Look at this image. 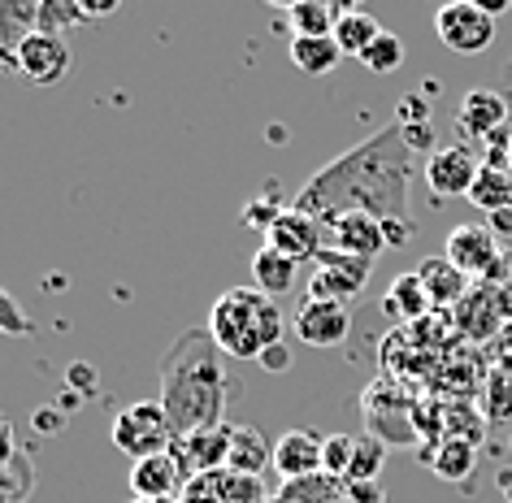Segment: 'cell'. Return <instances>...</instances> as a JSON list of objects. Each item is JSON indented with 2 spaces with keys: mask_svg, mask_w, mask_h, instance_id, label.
I'll return each mask as SVG.
<instances>
[{
  "mask_svg": "<svg viewBox=\"0 0 512 503\" xmlns=\"http://www.w3.org/2000/svg\"><path fill=\"white\" fill-rule=\"evenodd\" d=\"M87 22V14L79 9V0H40V31L48 35H66L70 27Z\"/></svg>",
  "mask_w": 512,
  "mask_h": 503,
  "instance_id": "obj_33",
  "label": "cell"
},
{
  "mask_svg": "<svg viewBox=\"0 0 512 503\" xmlns=\"http://www.w3.org/2000/svg\"><path fill=\"white\" fill-rule=\"evenodd\" d=\"M374 261L339 248H322L313 256V274H309V300H330V304H352L365 291Z\"/></svg>",
  "mask_w": 512,
  "mask_h": 503,
  "instance_id": "obj_5",
  "label": "cell"
},
{
  "mask_svg": "<svg viewBox=\"0 0 512 503\" xmlns=\"http://www.w3.org/2000/svg\"><path fill=\"white\" fill-rule=\"evenodd\" d=\"M270 5H283V9H287V14H291V9H296V5H300V0H270Z\"/></svg>",
  "mask_w": 512,
  "mask_h": 503,
  "instance_id": "obj_47",
  "label": "cell"
},
{
  "mask_svg": "<svg viewBox=\"0 0 512 503\" xmlns=\"http://www.w3.org/2000/svg\"><path fill=\"white\" fill-rule=\"evenodd\" d=\"M79 9L87 14V22L92 18H113L122 9V0H79Z\"/></svg>",
  "mask_w": 512,
  "mask_h": 503,
  "instance_id": "obj_42",
  "label": "cell"
},
{
  "mask_svg": "<svg viewBox=\"0 0 512 503\" xmlns=\"http://www.w3.org/2000/svg\"><path fill=\"white\" fill-rule=\"evenodd\" d=\"M265 248L291 256L296 265L300 261H313V256L326 248V226L317 222L313 213H304V209H296V204H287V209L278 213V222L265 230Z\"/></svg>",
  "mask_w": 512,
  "mask_h": 503,
  "instance_id": "obj_10",
  "label": "cell"
},
{
  "mask_svg": "<svg viewBox=\"0 0 512 503\" xmlns=\"http://www.w3.org/2000/svg\"><path fill=\"white\" fill-rule=\"evenodd\" d=\"M322 226H326V248L365 256V261H378L387 252V226L374 213H335Z\"/></svg>",
  "mask_w": 512,
  "mask_h": 503,
  "instance_id": "obj_13",
  "label": "cell"
},
{
  "mask_svg": "<svg viewBox=\"0 0 512 503\" xmlns=\"http://www.w3.org/2000/svg\"><path fill=\"white\" fill-rule=\"evenodd\" d=\"M14 61H18V79H27L31 87H57L70 74V44L66 35L35 31L18 44Z\"/></svg>",
  "mask_w": 512,
  "mask_h": 503,
  "instance_id": "obj_8",
  "label": "cell"
},
{
  "mask_svg": "<svg viewBox=\"0 0 512 503\" xmlns=\"http://www.w3.org/2000/svg\"><path fill=\"white\" fill-rule=\"evenodd\" d=\"M491 230H495V235H512V209L491 213Z\"/></svg>",
  "mask_w": 512,
  "mask_h": 503,
  "instance_id": "obj_45",
  "label": "cell"
},
{
  "mask_svg": "<svg viewBox=\"0 0 512 503\" xmlns=\"http://www.w3.org/2000/svg\"><path fill=\"white\" fill-rule=\"evenodd\" d=\"M35 326H31V317L22 313V304L14 300V295H9L5 287H0V334H31Z\"/></svg>",
  "mask_w": 512,
  "mask_h": 503,
  "instance_id": "obj_35",
  "label": "cell"
},
{
  "mask_svg": "<svg viewBox=\"0 0 512 503\" xmlns=\"http://www.w3.org/2000/svg\"><path fill=\"white\" fill-rule=\"evenodd\" d=\"M40 31V0H0V66L18 74V44Z\"/></svg>",
  "mask_w": 512,
  "mask_h": 503,
  "instance_id": "obj_18",
  "label": "cell"
},
{
  "mask_svg": "<svg viewBox=\"0 0 512 503\" xmlns=\"http://www.w3.org/2000/svg\"><path fill=\"white\" fill-rule=\"evenodd\" d=\"M187 486L183 469H178L174 451H157V456L131 460V495L135 499H178Z\"/></svg>",
  "mask_w": 512,
  "mask_h": 503,
  "instance_id": "obj_16",
  "label": "cell"
},
{
  "mask_svg": "<svg viewBox=\"0 0 512 503\" xmlns=\"http://www.w3.org/2000/svg\"><path fill=\"white\" fill-rule=\"evenodd\" d=\"M35 425H40V430H61V417L53 408H40V412H35Z\"/></svg>",
  "mask_w": 512,
  "mask_h": 503,
  "instance_id": "obj_44",
  "label": "cell"
},
{
  "mask_svg": "<svg viewBox=\"0 0 512 503\" xmlns=\"http://www.w3.org/2000/svg\"><path fill=\"white\" fill-rule=\"evenodd\" d=\"M482 174V161L473 157L469 144H447V148H434L430 161H426V187L434 191L439 200H452V196H469L473 183Z\"/></svg>",
  "mask_w": 512,
  "mask_h": 503,
  "instance_id": "obj_9",
  "label": "cell"
},
{
  "mask_svg": "<svg viewBox=\"0 0 512 503\" xmlns=\"http://www.w3.org/2000/svg\"><path fill=\"white\" fill-rule=\"evenodd\" d=\"M66 382H70L74 395H92L96 391V369L92 365H70L66 369Z\"/></svg>",
  "mask_w": 512,
  "mask_h": 503,
  "instance_id": "obj_40",
  "label": "cell"
},
{
  "mask_svg": "<svg viewBox=\"0 0 512 503\" xmlns=\"http://www.w3.org/2000/svg\"><path fill=\"white\" fill-rule=\"evenodd\" d=\"M322 434L313 430H287L283 438L274 443V473L291 482V477H309V473H322Z\"/></svg>",
  "mask_w": 512,
  "mask_h": 503,
  "instance_id": "obj_17",
  "label": "cell"
},
{
  "mask_svg": "<svg viewBox=\"0 0 512 503\" xmlns=\"http://www.w3.org/2000/svg\"><path fill=\"white\" fill-rule=\"evenodd\" d=\"M508 126V100L491 92V87H473L465 92L456 109V135L465 139V144H478V139H491L495 131H504Z\"/></svg>",
  "mask_w": 512,
  "mask_h": 503,
  "instance_id": "obj_15",
  "label": "cell"
},
{
  "mask_svg": "<svg viewBox=\"0 0 512 503\" xmlns=\"http://www.w3.org/2000/svg\"><path fill=\"white\" fill-rule=\"evenodd\" d=\"M335 9L326 5V0H300L296 9H291V31L296 35H330L335 31Z\"/></svg>",
  "mask_w": 512,
  "mask_h": 503,
  "instance_id": "obj_32",
  "label": "cell"
},
{
  "mask_svg": "<svg viewBox=\"0 0 512 503\" xmlns=\"http://www.w3.org/2000/svg\"><path fill=\"white\" fill-rule=\"evenodd\" d=\"M256 365H261L265 373H287L291 369V347L287 343H270L261 356H256Z\"/></svg>",
  "mask_w": 512,
  "mask_h": 503,
  "instance_id": "obj_38",
  "label": "cell"
},
{
  "mask_svg": "<svg viewBox=\"0 0 512 503\" xmlns=\"http://www.w3.org/2000/svg\"><path fill=\"white\" fill-rule=\"evenodd\" d=\"M274 495H265L261 477L235 473V469H209L200 477H191L183 486L178 503H270Z\"/></svg>",
  "mask_w": 512,
  "mask_h": 503,
  "instance_id": "obj_11",
  "label": "cell"
},
{
  "mask_svg": "<svg viewBox=\"0 0 512 503\" xmlns=\"http://www.w3.org/2000/svg\"><path fill=\"white\" fill-rule=\"evenodd\" d=\"M278 213H283V209H274L270 200H252L248 209H243V222H248V226H261V230H270V226L278 222Z\"/></svg>",
  "mask_w": 512,
  "mask_h": 503,
  "instance_id": "obj_39",
  "label": "cell"
},
{
  "mask_svg": "<svg viewBox=\"0 0 512 503\" xmlns=\"http://www.w3.org/2000/svg\"><path fill=\"white\" fill-rule=\"evenodd\" d=\"M486 287L499 295V308H504V317L512 321V248H504V261L495 265V274L486 278Z\"/></svg>",
  "mask_w": 512,
  "mask_h": 503,
  "instance_id": "obj_36",
  "label": "cell"
},
{
  "mask_svg": "<svg viewBox=\"0 0 512 503\" xmlns=\"http://www.w3.org/2000/svg\"><path fill=\"white\" fill-rule=\"evenodd\" d=\"M382 464H387V443L374 438V434H361L356 438V456H352L348 482H378Z\"/></svg>",
  "mask_w": 512,
  "mask_h": 503,
  "instance_id": "obj_30",
  "label": "cell"
},
{
  "mask_svg": "<svg viewBox=\"0 0 512 503\" xmlns=\"http://www.w3.org/2000/svg\"><path fill=\"white\" fill-rule=\"evenodd\" d=\"M109 438L122 456L144 460V456H157V451L174 447V425L165 417L161 399H135V404H126L118 417H113Z\"/></svg>",
  "mask_w": 512,
  "mask_h": 503,
  "instance_id": "obj_4",
  "label": "cell"
},
{
  "mask_svg": "<svg viewBox=\"0 0 512 503\" xmlns=\"http://www.w3.org/2000/svg\"><path fill=\"white\" fill-rule=\"evenodd\" d=\"M226 469L248 473V477H261L265 469H274V443L265 438L261 425H235V430H230Z\"/></svg>",
  "mask_w": 512,
  "mask_h": 503,
  "instance_id": "obj_20",
  "label": "cell"
},
{
  "mask_svg": "<svg viewBox=\"0 0 512 503\" xmlns=\"http://www.w3.org/2000/svg\"><path fill=\"white\" fill-rule=\"evenodd\" d=\"M408 183H413V148L404 139V126L391 122L326 170H317L291 204L313 213L317 222L335 213H374L378 222H400L408 217Z\"/></svg>",
  "mask_w": 512,
  "mask_h": 503,
  "instance_id": "obj_1",
  "label": "cell"
},
{
  "mask_svg": "<svg viewBox=\"0 0 512 503\" xmlns=\"http://www.w3.org/2000/svg\"><path fill=\"white\" fill-rule=\"evenodd\" d=\"M443 256L460 269V274H469L473 282H486L495 274V265L504 261V248H499V239H495L491 226L465 222V226H456L452 235H447Z\"/></svg>",
  "mask_w": 512,
  "mask_h": 503,
  "instance_id": "obj_7",
  "label": "cell"
},
{
  "mask_svg": "<svg viewBox=\"0 0 512 503\" xmlns=\"http://www.w3.org/2000/svg\"><path fill=\"white\" fill-rule=\"evenodd\" d=\"M230 430H235L230 421H217V425H204V430H191V434L174 438L170 451H174V460H178V469H183L187 482L200 477V473H209V469H226Z\"/></svg>",
  "mask_w": 512,
  "mask_h": 503,
  "instance_id": "obj_12",
  "label": "cell"
},
{
  "mask_svg": "<svg viewBox=\"0 0 512 503\" xmlns=\"http://www.w3.org/2000/svg\"><path fill=\"white\" fill-rule=\"evenodd\" d=\"M469 5H478L482 14H491V18H499V14H508L512 9V0H469Z\"/></svg>",
  "mask_w": 512,
  "mask_h": 503,
  "instance_id": "obj_43",
  "label": "cell"
},
{
  "mask_svg": "<svg viewBox=\"0 0 512 503\" xmlns=\"http://www.w3.org/2000/svg\"><path fill=\"white\" fill-rule=\"evenodd\" d=\"M417 278L426 282L430 308H456L473 291V278L460 274V269L447 261V256H426V261L417 265Z\"/></svg>",
  "mask_w": 512,
  "mask_h": 503,
  "instance_id": "obj_19",
  "label": "cell"
},
{
  "mask_svg": "<svg viewBox=\"0 0 512 503\" xmlns=\"http://www.w3.org/2000/svg\"><path fill=\"white\" fill-rule=\"evenodd\" d=\"M361 66H365L369 74H395V70L404 66V40H400V35H391V31H382L378 40L365 48Z\"/></svg>",
  "mask_w": 512,
  "mask_h": 503,
  "instance_id": "obj_31",
  "label": "cell"
},
{
  "mask_svg": "<svg viewBox=\"0 0 512 503\" xmlns=\"http://www.w3.org/2000/svg\"><path fill=\"white\" fill-rule=\"evenodd\" d=\"M352 334V313L348 304H330V300H304L296 313V339L309 347H339Z\"/></svg>",
  "mask_w": 512,
  "mask_h": 503,
  "instance_id": "obj_14",
  "label": "cell"
},
{
  "mask_svg": "<svg viewBox=\"0 0 512 503\" xmlns=\"http://www.w3.org/2000/svg\"><path fill=\"white\" fill-rule=\"evenodd\" d=\"M335 44H339V53L343 57H365V48L378 40L382 27H378V18L374 14H365V9H356V14H339L335 18Z\"/></svg>",
  "mask_w": 512,
  "mask_h": 503,
  "instance_id": "obj_28",
  "label": "cell"
},
{
  "mask_svg": "<svg viewBox=\"0 0 512 503\" xmlns=\"http://www.w3.org/2000/svg\"><path fill=\"white\" fill-rule=\"evenodd\" d=\"M365 417H369V434L382 438V443H413L417 438V425H413V412L408 404H391L382 408L374 395L365 399Z\"/></svg>",
  "mask_w": 512,
  "mask_h": 503,
  "instance_id": "obj_26",
  "label": "cell"
},
{
  "mask_svg": "<svg viewBox=\"0 0 512 503\" xmlns=\"http://www.w3.org/2000/svg\"><path fill=\"white\" fill-rule=\"evenodd\" d=\"M469 200L478 204L486 217L512 209V174L499 170V165H482V174H478V183H473Z\"/></svg>",
  "mask_w": 512,
  "mask_h": 503,
  "instance_id": "obj_29",
  "label": "cell"
},
{
  "mask_svg": "<svg viewBox=\"0 0 512 503\" xmlns=\"http://www.w3.org/2000/svg\"><path fill=\"white\" fill-rule=\"evenodd\" d=\"M131 503H178V499H131Z\"/></svg>",
  "mask_w": 512,
  "mask_h": 503,
  "instance_id": "obj_48",
  "label": "cell"
},
{
  "mask_svg": "<svg viewBox=\"0 0 512 503\" xmlns=\"http://www.w3.org/2000/svg\"><path fill=\"white\" fill-rule=\"evenodd\" d=\"M504 308H499V295L486 287V282H478L465 300L456 304V326L469 334V339H491V334L504 326Z\"/></svg>",
  "mask_w": 512,
  "mask_h": 503,
  "instance_id": "obj_21",
  "label": "cell"
},
{
  "mask_svg": "<svg viewBox=\"0 0 512 503\" xmlns=\"http://www.w3.org/2000/svg\"><path fill=\"white\" fill-rule=\"evenodd\" d=\"M330 9H335V14H356V9L365 5V0H326Z\"/></svg>",
  "mask_w": 512,
  "mask_h": 503,
  "instance_id": "obj_46",
  "label": "cell"
},
{
  "mask_svg": "<svg viewBox=\"0 0 512 503\" xmlns=\"http://www.w3.org/2000/svg\"><path fill=\"white\" fill-rule=\"evenodd\" d=\"M270 503H352L348 499V482L330 473H309V477H291L274 490Z\"/></svg>",
  "mask_w": 512,
  "mask_h": 503,
  "instance_id": "obj_22",
  "label": "cell"
},
{
  "mask_svg": "<svg viewBox=\"0 0 512 503\" xmlns=\"http://www.w3.org/2000/svg\"><path fill=\"white\" fill-rule=\"evenodd\" d=\"M252 287L265 291L274 300V295H287L291 287H296V261L274 248H256L252 256Z\"/></svg>",
  "mask_w": 512,
  "mask_h": 503,
  "instance_id": "obj_25",
  "label": "cell"
},
{
  "mask_svg": "<svg viewBox=\"0 0 512 503\" xmlns=\"http://www.w3.org/2000/svg\"><path fill=\"white\" fill-rule=\"evenodd\" d=\"M287 53H291V66L300 74H309V79H326V74H335V66L343 61L335 35H296Z\"/></svg>",
  "mask_w": 512,
  "mask_h": 503,
  "instance_id": "obj_23",
  "label": "cell"
},
{
  "mask_svg": "<svg viewBox=\"0 0 512 503\" xmlns=\"http://www.w3.org/2000/svg\"><path fill=\"white\" fill-rule=\"evenodd\" d=\"M352 456H356V434H326V443H322V473L343 477V482H348Z\"/></svg>",
  "mask_w": 512,
  "mask_h": 503,
  "instance_id": "obj_34",
  "label": "cell"
},
{
  "mask_svg": "<svg viewBox=\"0 0 512 503\" xmlns=\"http://www.w3.org/2000/svg\"><path fill=\"white\" fill-rule=\"evenodd\" d=\"M491 417L495 421L512 417V378H504V373L491 378Z\"/></svg>",
  "mask_w": 512,
  "mask_h": 503,
  "instance_id": "obj_37",
  "label": "cell"
},
{
  "mask_svg": "<svg viewBox=\"0 0 512 503\" xmlns=\"http://www.w3.org/2000/svg\"><path fill=\"white\" fill-rule=\"evenodd\" d=\"M222 347L204 330H187L170 343L161 356V408L178 434L204 430L226 417V373H222Z\"/></svg>",
  "mask_w": 512,
  "mask_h": 503,
  "instance_id": "obj_2",
  "label": "cell"
},
{
  "mask_svg": "<svg viewBox=\"0 0 512 503\" xmlns=\"http://www.w3.org/2000/svg\"><path fill=\"white\" fill-rule=\"evenodd\" d=\"M434 35H439L443 48H452L460 57H473L495 44V18L482 14L469 0H447V5H439V14H434Z\"/></svg>",
  "mask_w": 512,
  "mask_h": 503,
  "instance_id": "obj_6",
  "label": "cell"
},
{
  "mask_svg": "<svg viewBox=\"0 0 512 503\" xmlns=\"http://www.w3.org/2000/svg\"><path fill=\"white\" fill-rule=\"evenodd\" d=\"M283 330L287 321L278 313V304L256 287L226 291L209 313V334L235 360H256L270 343H283Z\"/></svg>",
  "mask_w": 512,
  "mask_h": 503,
  "instance_id": "obj_3",
  "label": "cell"
},
{
  "mask_svg": "<svg viewBox=\"0 0 512 503\" xmlns=\"http://www.w3.org/2000/svg\"><path fill=\"white\" fill-rule=\"evenodd\" d=\"M426 464L434 473L443 477V482H465L473 473V464H478V447L469 443V438H443L434 451H426Z\"/></svg>",
  "mask_w": 512,
  "mask_h": 503,
  "instance_id": "obj_27",
  "label": "cell"
},
{
  "mask_svg": "<svg viewBox=\"0 0 512 503\" xmlns=\"http://www.w3.org/2000/svg\"><path fill=\"white\" fill-rule=\"evenodd\" d=\"M382 313L395 317V321H417V317L430 313V295H426V282L417 278V269L413 274H400L387 287V295H382Z\"/></svg>",
  "mask_w": 512,
  "mask_h": 503,
  "instance_id": "obj_24",
  "label": "cell"
},
{
  "mask_svg": "<svg viewBox=\"0 0 512 503\" xmlns=\"http://www.w3.org/2000/svg\"><path fill=\"white\" fill-rule=\"evenodd\" d=\"M348 499L352 503H387L382 482H348Z\"/></svg>",
  "mask_w": 512,
  "mask_h": 503,
  "instance_id": "obj_41",
  "label": "cell"
}]
</instances>
